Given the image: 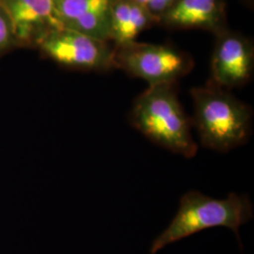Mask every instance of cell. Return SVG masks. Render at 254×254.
Masks as SVG:
<instances>
[{
	"label": "cell",
	"mask_w": 254,
	"mask_h": 254,
	"mask_svg": "<svg viewBox=\"0 0 254 254\" xmlns=\"http://www.w3.org/2000/svg\"><path fill=\"white\" fill-rule=\"evenodd\" d=\"M114 64L129 75L141 78L149 86L173 84L190 73L193 63L173 47L130 43L118 46Z\"/></svg>",
	"instance_id": "277c9868"
},
{
	"label": "cell",
	"mask_w": 254,
	"mask_h": 254,
	"mask_svg": "<svg viewBox=\"0 0 254 254\" xmlns=\"http://www.w3.org/2000/svg\"><path fill=\"white\" fill-rule=\"evenodd\" d=\"M111 0H58L56 12L63 27L106 42L110 36Z\"/></svg>",
	"instance_id": "ba28073f"
},
{
	"label": "cell",
	"mask_w": 254,
	"mask_h": 254,
	"mask_svg": "<svg viewBox=\"0 0 254 254\" xmlns=\"http://www.w3.org/2000/svg\"><path fill=\"white\" fill-rule=\"evenodd\" d=\"M55 2H56V1H58V0H54Z\"/></svg>",
	"instance_id": "4fadbf2b"
},
{
	"label": "cell",
	"mask_w": 254,
	"mask_h": 254,
	"mask_svg": "<svg viewBox=\"0 0 254 254\" xmlns=\"http://www.w3.org/2000/svg\"><path fill=\"white\" fill-rule=\"evenodd\" d=\"M253 218L254 205L247 195L231 193L225 199H214L200 191H189L170 225L153 241L150 253L155 254L200 231L221 226L231 229L241 245L239 229Z\"/></svg>",
	"instance_id": "7a4b0ae2"
},
{
	"label": "cell",
	"mask_w": 254,
	"mask_h": 254,
	"mask_svg": "<svg viewBox=\"0 0 254 254\" xmlns=\"http://www.w3.org/2000/svg\"><path fill=\"white\" fill-rule=\"evenodd\" d=\"M155 19L133 0H111L110 36L117 46L135 42Z\"/></svg>",
	"instance_id": "30bf717a"
},
{
	"label": "cell",
	"mask_w": 254,
	"mask_h": 254,
	"mask_svg": "<svg viewBox=\"0 0 254 254\" xmlns=\"http://www.w3.org/2000/svg\"><path fill=\"white\" fill-rule=\"evenodd\" d=\"M254 69V49L244 37L221 32L211 64V78L215 87L231 89L250 81Z\"/></svg>",
	"instance_id": "8992f818"
},
{
	"label": "cell",
	"mask_w": 254,
	"mask_h": 254,
	"mask_svg": "<svg viewBox=\"0 0 254 254\" xmlns=\"http://www.w3.org/2000/svg\"><path fill=\"white\" fill-rule=\"evenodd\" d=\"M17 44L9 18L0 5V52Z\"/></svg>",
	"instance_id": "8fae6325"
},
{
	"label": "cell",
	"mask_w": 254,
	"mask_h": 254,
	"mask_svg": "<svg viewBox=\"0 0 254 254\" xmlns=\"http://www.w3.org/2000/svg\"><path fill=\"white\" fill-rule=\"evenodd\" d=\"M174 84L149 86L136 98L130 123L156 145L190 159L198 152L192 121L179 102Z\"/></svg>",
	"instance_id": "6da1fadb"
},
{
	"label": "cell",
	"mask_w": 254,
	"mask_h": 254,
	"mask_svg": "<svg viewBox=\"0 0 254 254\" xmlns=\"http://www.w3.org/2000/svg\"><path fill=\"white\" fill-rule=\"evenodd\" d=\"M18 43H37L47 32L61 28L54 0H0Z\"/></svg>",
	"instance_id": "52a82bcc"
},
{
	"label": "cell",
	"mask_w": 254,
	"mask_h": 254,
	"mask_svg": "<svg viewBox=\"0 0 254 254\" xmlns=\"http://www.w3.org/2000/svg\"><path fill=\"white\" fill-rule=\"evenodd\" d=\"M145 9L156 22L159 21L164 13L172 7L176 0H133Z\"/></svg>",
	"instance_id": "7c38bea8"
},
{
	"label": "cell",
	"mask_w": 254,
	"mask_h": 254,
	"mask_svg": "<svg viewBox=\"0 0 254 254\" xmlns=\"http://www.w3.org/2000/svg\"><path fill=\"white\" fill-rule=\"evenodd\" d=\"M193 127L201 145L220 153L244 145L252 135L253 110L227 91L209 84L190 91Z\"/></svg>",
	"instance_id": "3957f363"
},
{
	"label": "cell",
	"mask_w": 254,
	"mask_h": 254,
	"mask_svg": "<svg viewBox=\"0 0 254 254\" xmlns=\"http://www.w3.org/2000/svg\"><path fill=\"white\" fill-rule=\"evenodd\" d=\"M158 22L180 28H202L222 32L224 7L221 0H176Z\"/></svg>",
	"instance_id": "9c48e42d"
},
{
	"label": "cell",
	"mask_w": 254,
	"mask_h": 254,
	"mask_svg": "<svg viewBox=\"0 0 254 254\" xmlns=\"http://www.w3.org/2000/svg\"><path fill=\"white\" fill-rule=\"evenodd\" d=\"M56 63L82 70L108 71L114 64V53L106 42L67 27L53 29L36 43Z\"/></svg>",
	"instance_id": "5b68a950"
}]
</instances>
